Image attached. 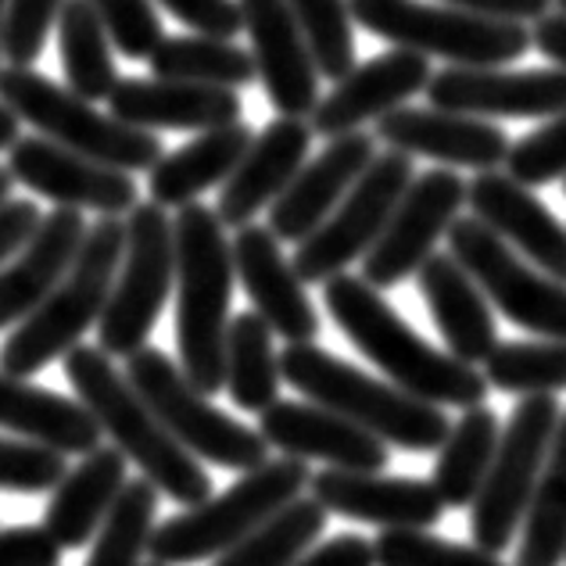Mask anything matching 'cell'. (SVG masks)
<instances>
[{
  "instance_id": "cell-1",
  "label": "cell",
  "mask_w": 566,
  "mask_h": 566,
  "mask_svg": "<svg viewBox=\"0 0 566 566\" xmlns=\"http://www.w3.org/2000/svg\"><path fill=\"white\" fill-rule=\"evenodd\" d=\"M323 302L352 345L374 366H380L387 380L406 395L430 401V406L459 409L481 406L488 398V380L481 369L427 345L363 276H331L323 283Z\"/></svg>"
},
{
  "instance_id": "cell-2",
  "label": "cell",
  "mask_w": 566,
  "mask_h": 566,
  "mask_svg": "<svg viewBox=\"0 0 566 566\" xmlns=\"http://www.w3.org/2000/svg\"><path fill=\"white\" fill-rule=\"evenodd\" d=\"M65 377L76 391V401L94 416L101 434L112 438L115 449L126 455V463H137V470L158 488V495L184 505L212 499V476L205 473L198 455H190L158 423V416L133 391L126 374L112 366V355L91 345L69 348Z\"/></svg>"
},
{
  "instance_id": "cell-3",
  "label": "cell",
  "mask_w": 566,
  "mask_h": 566,
  "mask_svg": "<svg viewBox=\"0 0 566 566\" xmlns=\"http://www.w3.org/2000/svg\"><path fill=\"white\" fill-rule=\"evenodd\" d=\"M222 230L219 216L201 201L184 205L172 219L180 369L201 395L222 391V345L233 297V259Z\"/></svg>"
},
{
  "instance_id": "cell-4",
  "label": "cell",
  "mask_w": 566,
  "mask_h": 566,
  "mask_svg": "<svg viewBox=\"0 0 566 566\" xmlns=\"http://www.w3.org/2000/svg\"><path fill=\"white\" fill-rule=\"evenodd\" d=\"M280 380H287L294 391H302L308 401L345 416L355 427L369 430L384 444L406 452H434L449 438V416L441 406H430L406 395L395 384H380L366 377L363 369L337 359V355L316 348L312 340L287 345L280 355Z\"/></svg>"
},
{
  "instance_id": "cell-5",
  "label": "cell",
  "mask_w": 566,
  "mask_h": 566,
  "mask_svg": "<svg viewBox=\"0 0 566 566\" xmlns=\"http://www.w3.org/2000/svg\"><path fill=\"white\" fill-rule=\"evenodd\" d=\"M123 248L126 222H118V216H101L86 227V237L65 276L19 323V331L0 345V369L4 374L25 380L80 345L83 334L101 319L104 305H108Z\"/></svg>"
},
{
  "instance_id": "cell-6",
  "label": "cell",
  "mask_w": 566,
  "mask_h": 566,
  "mask_svg": "<svg viewBox=\"0 0 566 566\" xmlns=\"http://www.w3.org/2000/svg\"><path fill=\"white\" fill-rule=\"evenodd\" d=\"M308 484L305 459L283 455L265 459L262 467L248 470L233 488L219 499H205L187 513L166 520L147 534V559L161 566H193L201 559H216L227 548L265 524L283 505L294 502Z\"/></svg>"
},
{
  "instance_id": "cell-7",
  "label": "cell",
  "mask_w": 566,
  "mask_h": 566,
  "mask_svg": "<svg viewBox=\"0 0 566 566\" xmlns=\"http://www.w3.org/2000/svg\"><path fill=\"white\" fill-rule=\"evenodd\" d=\"M352 22H359L395 48L444 57L463 69H499L531 51V29L524 22H502L470 14L449 4L423 0H348Z\"/></svg>"
},
{
  "instance_id": "cell-8",
  "label": "cell",
  "mask_w": 566,
  "mask_h": 566,
  "mask_svg": "<svg viewBox=\"0 0 566 566\" xmlns=\"http://www.w3.org/2000/svg\"><path fill=\"white\" fill-rule=\"evenodd\" d=\"M0 104H8L19 123L36 126L40 137L94 158L101 166L144 172L161 158V140L151 129L118 123L115 115L97 112L86 97L33 69L8 65L0 72Z\"/></svg>"
},
{
  "instance_id": "cell-9",
  "label": "cell",
  "mask_w": 566,
  "mask_h": 566,
  "mask_svg": "<svg viewBox=\"0 0 566 566\" xmlns=\"http://www.w3.org/2000/svg\"><path fill=\"white\" fill-rule=\"evenodd\" d=\"M126 380L147 401V409L158 416V423L190 455L237 473L255 470L270 459V444H265L259 430L237 423L233 416L216 409L208 395H201L184 377V369L166 352L144 345L133 355H126Z\"/></svg>"
},
{
  "instance_id": "cell-10",
  "label": "cell",
  "mask_w": 566,
  "mask_h": 566,
  "mask_svg": "<svg viewBox=\"0 0 566 566\" xmlns=\"http://www.w3.org/2000/svg\"><path fill=\"white\" fill-rule=\"evenodd\" d=\"M126 248L112 283L108 305L97 319L101 352L126 359L147 345L155 323L166 308L176 280L172 219L155 201H137L126 212Z\"/></svg>"
},
{
  "instance_id": "cell-11",
  "label": "cell",
  "mask_w": 566,
  "mask_h": 566,
  "mask_svg": "<svg viewBox=\"0 0 566 566\" xmlns=\"http://www.w3.org/2000/svg\"><path fill=\"white\" fill-rule=\"evenodd\" d=\"M556 423L559 401L553 395H524V401L513 409L510 423L499 434L484 484L473 499L470 527L476 548H484L491 556L510 548L534 499V484H538Z\"/></svg>"
},
{
  "instance_id": "cell-12",
  "label": "cell",
  "mask_w": 566,
  "mask_h": 566,
  "mask_svg": "<svg viewBox=\"0 0 566 566\" xmlns=\"http://www.w3.org/2000/svg\"><path fill=\"white\" fill-rule=\"evenodd\" d=\"M412 184V155L387 151L366 166V172L352 184V190L337 201L305 241H297L294 273L302 283H326L345 273L355 259H363L380 230L391 219L398 198Z\"/></svg>"
},
{
  "instance_id": "cell-13",
  "label": "cell",
  "mask_w": 566,
  "mask_h": 566,
  "mask_svg": "<svg viewBox=\"0 0 566 566\" xmlns=\"http://www.w3.org/2000/svg\"><path fill=\"white\" fill-rule=\"evenodd\" d=\"M449 255L505 319L545 340H566V283L534 273L481 219L449 222Z\"/></svg>"
},
{
  "instance_id": "cell-14",
  "label": "cell",
  "mask_w": 566,
  "mask_h": 566,
  "mask_svg": "<svg viewBox=\"0 0 566 566\" xmlns=\"http://www.w3.org/2000/svg\"><path fill=\"white\" fill-rule=\"evenodd\" d=\"M463 205L467 184L459 172L430 169L423 176H412V184L398 198L387 227L363 255V280L369 287L384 291L412 276L427 262V255H434V244L444 237Z\"/></svg>"
},
{
  "instance_id": "cell-15",
  "label": "cell",
  "mask_w": 566,
  "mask_h": 566,
  "mask_svg": "<svg viewBox=\"0 0 566 566\" xmlns=\"http://www.w3.org/2000/svg\"><path fill=\"white\" fill-rule=\"evenodd\" d=\"M8 172L54 208H91L101 216H126L137 205V184L123 169L101 166L48 137H19L8 147Z\"/></svg>"
},
{
  "instance_id": "cell-16",
  "label": "cell",
  "mask_w": 566,
  "mask_h": 566,
  "mask_svg": "<svg viewBox=\"0 0 566 566\" xmlns=\"http://www.w3.org/2000/svg\"><path fill=\"white\" fill-rule=\"evenodd\" d=\"M427 97L441 112L473 118H556L566 112V69H463L430 76Z\"/></svg>"
},
{
  "instance_id": "cell-17",
  "label": "cell",
  "mask_w": 566,
  "mask_h": 566,
  "mask_svg": "<svg viewBox=\"0 0 566 566\" xmlns=\"http://www.w3.org/2000/svg\"><path fill=\"white\" fill-rule=\"evenodd\" d=\"M237 8L251 36V62L265 97L280 115L305 118L319 104V72L287 0H237Z\"/></svg>"
},
{
  "instance_id": "cell-18",
  "label": "cell",
  "mask_w": 566,
  "mask_h": 566,
  "mask_svg": "<svg viewBox=\"0 0 566 566\" xmlns=\"http://www.w3.org/2000/svg\"><path fill=\"white\" fill-rule=\"evenodd\" d=\"M259 434L270 449L294 459H323L337 470L380 473L387 467V444L369 430L355 427L345 416L316 406V401H273L259 412Z\"/></svg>"
},
{
  "instance_id": "cell-19",
  "label": "cell",
  "mask_w": 566,
  "mask_h": 566,
  "mask_svg": "<svg viewBox=\"0 0 566 566\" xmlns=\"http://www.w3.org/2000/svg\"><path fill=\"white\" fill-rule=\"evenodd\" d=\"M233 276L241 280L251 305L259 316L270 323L273 337H283L287 345L316 340L319 334V312L312 308L305 283L297 280L294 265L283 259L280 241L270 233V227H248L237 230L230 244Z\"/></svg>"
},
{
  "instance_id": "cell-20",
  "label": "cell",
  "mask_w": 566,
  "mask_h": 566,
  "mask_svg": "<svg viewBox=\"0 0 566 566\" xmlns=\"http://www.w3.org/2000/svg\"><path fill=\"white\" fill-rule=\"evenodd\" d=\"M377 158V137L369 133H340L319 158L302 166L291 184L280 190V198L270 205V233L276 241H305L337 208V201L352 190V184L366 172L369 161Z\"/></svg>"
},
{
  "instance_id": "cell-21",
  "label": "cell",
  "mask_w": 566,
  "mask_h": 566,
  "mask_svg": "<svg viewBox=\"0 0 566 566\" xmlns=\"http://www.w3.org/2000/svg\"><path fill=\"white\" fill-rule=\"evenodd\" d=\"M377 140L391 151L423 155L459 169H499L510 155L505 129L488 118L441 112V108H391L377 118Z\"/></svg>"
},
{
  "instance_id": "cell-22",
  "label": "cell",
  "mask_w": 566,
  "mask_h": 566,
  "mask_svg": "<svg viewBox=\"0 0 566 566\" xmlns=\"http://www.w3.org/2000/svg\"><path fill=\"white\" fill-rule=\"evenodd\" d=\"M312 499L326 513L377 524L384 531L409 527L427 531L434 527L444 502L430 481H412V476H380V473H355V470H323L308 476Z\"/></svg>"
},
{
  "instance_id": "cell-23",
  "label": "cell",
  "mask_w": 566,
  "mask_h": 566,
  "mask_svg": "<svg viewBox=\"0 0 566 566\" xmlns=\"http://www.w3.org/2000/svg\"><path fill=\"white\" fill-rule=\"evenodd\" d=\"M430 83V57L395 48L374 62L355 65L348 76H340L337 86L312 108V133L334 140L340 133L359 129L369 118L398 108L401 101L427 91Z\"/></svg>"
},
{
  "instance_id": "cell-24",
  "label": "cell",
  "mask_w": 566,
  "mask_h": 566,
  "mask_svg": "<svg viewBox=\"0 0 566 566\" xmlns=\"http://www.w3.org/2000/svg\"><path fill=\"white\" fill-rule=\"evenodd\" d=\"M467 201L473 219L524 251L553 280L566 283V227L524 184H516L510 172H476L467 187Z\"/></svg>"
},
{
  "instance_id": "cell-25",
  "label": "cell",
  "mask_w": 566,
  "mask_h": 566,
  "mask_svg": "<svg viewBox=\"0 0 566 566\" xmlns=\"http://www.w3.org/2000/svg\"><path fill=\"white\" fill-rule=\"evenodd\" d=\"M312 147V126L305 118L280 115L255 140L248 144L244 158L237 169L222 180V193L216 205V216L222 227H248L265 205L280 198V190L291 184V176L305 166V155Z\"/></svg>"
},
{
  "instance_id": "cell-26",
  "label": "cell",
  "mask_w": 566,
  "mask_h": 566,
  "mask_svg": "<svg viewBox=\"0 0 566 566\" xmlns=\"http://www.w3.org/2000/svg\"><path fill=\"white\" fill-rule=\"evenodd\" d=\"M244 104L237 91L184 80H118L108 115L137 129H216L241 123Z\"/></svg>"
},
{
  "instance_id": "cell-27",
  "label": "cell",
  "mask_w": 566,
  "mask_h": 566,
  "mask_svg": "<svg viewBox=\"0 0 566 566\" xmlns=\"http://www.w3.org/2000/svg\"><path fill=\"white\" fill-rule=\"evenodd\" d=\"M86 237V222L76 208H54L40 219L33 237L0 265V331L22 323L51 287L65 276Z\"/></svg>"
},
{
  "instance_id": "cell-28",
  "label": "cell",
  "mask_w": 566,
  "mask_h": 566,
  "mask_svg": "<svg viewBox=\"0 0 566 566\" xmlns=\"http://www.w3.org/2000/svg\"><path fill=\"white\" fill-rule=\"evenodd\" d=\"M126 481V455L115 444H97L51 488L43 531L62 545V553L91 545L101 524L108 520L115 499L123 495Z\"/></svg>"
},
{
  "instance_id": "cell-29",
  "label": "cell",
  "mask_w": 566,
  "mask_h": 566,
  "mask_svg": "<svg viewBox=\"0 0 566 566\" xmlns=\"http://www.w3.org/2000/svg\"><path fill=\"white\" fill-rule=\"evenodd\" d=\"M416 276H420V291L452 359L467 366L484 363L499 345V331L488 297L473 276L452 255H427Z\"/></svg>"
},
{
  "instance_id": "cell-30",
  "label": "cell",
  "mask_w": 566,
  "mask_h": 566,
  "mask_svg": "<svg viewBox=\"0 0 566 566\" xmlns=\"http://www.w3.org/2000/svg\"><path fill=\"white\" fill-rule=\"evenodd\" d=\"M0 427L62 455H86L101 444V427L76 398L25 384L4 369H0Z\"/></svg>"
},
{
  "instance_id": "cell-31",
  "label": "cell",
  "mask_w": 566,
  "mask_h": 566,
  "mask_svg": "<svg viewBox=\"0 0 566 566\" xmlns=\"http://www.w3.org/2000/svg\"><path fill=\"white\" fill-rule=\"evenodd\" d=\"M251 140H255L251 126L230 123L198 133L180 151L161 155L151 166V180H147L151 201L161 208H184L198 201L205 190L219 187L237 169V161L244 158Z\"/></svg>"
},
{
  "instance_id": "cell-32",
  "label": "cell",
  "mask_w": 566,
  "mask_h": 566,
  "mask_svg": "<svg viewBox=\"0 0 566 566\" xmlns=\"http://www.w3.org/2000/svg\"><path fill=\"white\" fill-rule=\"evenodd\" d=\"M222 387L230 391L233 406L244 412H262L280 398V363L273 348V331L259 312H241L227 326Z\"/></svg>"
},
{
  "instance_id": "cell-33",
  "label": "cell",
  "mask_w": 566,
  "mask_h": 566,
  "mask_svg": "<svg viewBox=\"0 0 566 566\" xmlns=\"http://www.w3.org/2000/svg\"><path fill=\"white\" fill-rule=\"evenodd\" d=\"M499 444V416L491 412L484 401L470 406L459 423L449 427V438L441 441V455L434 467V491L444 505L452 510H467L473 505L476 491H481L491 459H495Z\"/></svg>"
},
{
  "instance_id": "cell-34",
  "label": "cell",
  "mask_w": 566,
  "mask_h": 566,
  "mask_svg": "<svg viewBox=\"0 0 566 566\" xmlns=\"http://www.w3.org/2000/svg\"><path fill=\"white\" fill-rule=\"evenodd\" d=\"M563 559H566V416H559L538 473V484H534L516 566H559Z\"/></svg>"
},
{
  "instance_id": "cell-35",
  "label": "cell",
  "mask_w": 566,
  "mask_h": 566,
  "mask_svg": "<svg viewBox=\"0 0 566 566\" xmlns=\"http://www.w3.org/2000/svg\"><path fill=\"white\" fill-rule=\"evenodd\" d=\"M54 25H57V43H62L69 91L86 101H108L118 83V72H115L112 40L104 33L94 8L86 0H65Z\"/></svg>"
},
{
  "instance_id": "cell-36",
  "label": "cell",
  "mask_w": 566,
  "mask_h": 566,
  "mask_svg": "<svg viewBox=\"0 0 566 566\" xmlns=\"http://www.w3.org/2000/svg\"><path fill=\"white\" fill-rule=\"evenodd\" d=\"M151 72L158 80H184V83H205L237 91L255 80V62L251 51L233 48L222 36H161V43L151 51Z\"/></svg>"
},
{
  "instance_id": "cell-37",
  "label": "cell",
  "mask_w": 566,
  "mask_h": 566,
  "mask_svg": "<svg viewBox=\"0 0 566 566\" xmlns=\"http://www.w3.org/2000/svg\"><path fill=\"white\" fill-rule=\"evenodd\" d=\"M326 531V510L316 499H302L283 505L265 524L244 534L233 548L216 556L212 566H291L305 556Z\"/></svg>"
},
{
  "instance_id": "cell-38",
  "label": "cell",
  "mask_w": 566,
  "mask_h": 566,
  "mask_svg": "<svg viewBox=\"0 0 566 566\" xmlns=\"http://www.w3.org/2000/svg\"><path fill=\"white\" fill-rule=\"evenodd\" d=\"M488 387L505 395L566 391V340H505L484 359Z\"/></svg>"
},
{
  "instance_id": "cell-39",
  "label": "cell",
  "mask_w": 566,
  "mask_h": 566,
  "mask_svg": "<svg viewBox=\"0 0 566 566\" xmlns=\"http://www.w3.org/2000/svg\"><path fill=\"white\" fill-rule=\"evenodd\" d=\"M155 510L158 488L147 476L126 481L108 520L94 534V553L86 566H144L140 559L147 556V534L155 527Z\"/></svg>"
},
{
  "instance_id": "cell-40",
  "label": "cell",
  "mask_w": 566,
  "mask_h": 566,
  "mask_svg": "<svg viewBox=\"0 0 566 566\" xmlns=\"http://www.w3.org/2000/svg\"><path fill=\"white\" fill-rule=\"evenodd\" d=\"M316 72L337 83L355 69V33L348 0H287Z\"/></svg>"
},
{
  "instance_id": "cell-41",
  "label": "cell",
  "mask_w": 566,
  "mask_h": 566,
  "mask_svg": "<svg viewBox=\"0 0 566 566\" xmlns=\"http://www.w3.org/2000/svg\"><path fill=\"white\" fill-rule=\"evenodd\" d=\"M377 566H505L499 556L484 553L476 545H455L434 538L427 531L391 527L374 542Z\"/></svg>"
},
{
  "instance_id": "cell-42",
  "label": "cell",
  "mask_w": 566,
  "mask_h": 566,
  "mask_svg": "<svg viewBox=\"0 0 566 566\" xmlns=\"http://www.w3.org/2000/svg\"><path fill=\"white\" fill-rule=\"evenodd\" d=\"M108 33L112 48L133 62H147L166 36L151 0H86Z\"/></svg>"
},
{
  "instance_id": "cell-43",
  "label": "cell",
  "mask_w": 566,
  "mask_h": 566,
  "mask_svg": "<svg viewBox=\"0 0 566 566\" xmlns=\"http://www.w3.org/2000/svg\"><path fill=\"white\" fill-rule=\"evenodd\" d=\"M65 0H8L4 29H0V57L14 69H33L48 48L51 25L57 22Z\"/></svg>"
},
{
  "instance_id": "cell-44",
  "label": "cell",
  "mask_w": 566,
  "mask_h": 566,
  "mask_svg": "<svg viewBox=\"0 0 566 566\" xmlns=\"http://www.w3.org/2000/svg\"><path fill=\"white\" fill-rule=\"evenodd\" d=\"M502 166L524 187H542L566 176V112L548 118V126L527 133L524 140L510 144Z\"/></svg>"
},
{
  "instance_id": "cell-45",
  "label": "cell",
  "mask_w": 566,
  "mask_h": 566,
  "mask_svg": "<svg viewBox=\"0 0 566 566\" xmlns=\"http://www.w3.org/2000/svg\"><path fill=\"white\" fill-rule=\"evenodd\" d=\"M69 470L65 455L48 449L40 441H11L0 438V491H19V495H40L51 491Z\"/></svg>"
},
{
  "instance_id": "cell-46",
  "label": "cell",
  "mask_w": 566,
  "mask_h": 566,
  "mask_svg": "<svg viewBox=\"0 0 566 566\" xmlns=\"http://www.w3.org/2000/svg\"><path fill=\"white\" fill-rule=\"evenodd\" d=\"M158 4L201 36L233 40L244 29L237 0H158Z\"/></svg>"
},
{
  "instance_id": "cell-47",
  "label": "cell",
  "mask_w": 566,
  "mask_h": 566,
  "mask_svg": "<svg viewBox=\"0 0 566 566\" xmlns=\"http://www.w3.org/2000/svg\"><path fill=\"white\" fill-rule=\"evenodd\" d=\"M62 545L43 527H4L0 531V566H57Z\"/></svg>"
},
{
  "instance_id": "cell-48",
  "label": "cell",
  "mask_w": 566,
  "mask_h": 566,
  "mask_svg": "<svg viewBox=\"0 0 566 566\" xmlns=\"http://www.w3.org/2000/svg\"><path fill=\"white\" fill-rule=\"evenodd\" d=\"M40 208L29 198H8L0 205V265L19 251L40 227Z\"/></svg>"
},
{
  "instance_id": "cell-49",
  "label": "cell",
  "mask_w": 566,
  "mask_h": 566,
  "mask_svg": "<svg viewBox=\"0 0 566 566\" xmlns=\"http://www.w3.org/2000/svg\"><path fill=\"white\" fill-rule=\"evenodd\" d=\"M291 566H377V563H374V545L366 538H359V534H340V538L297 556Z\"/></svg>"
},
{
  "instance_id": "cell-50",
  "label": "cell",
  "mask_w": 566,
  "mask_h": 566,
  "mask_svg": "<svg viewBox=\"0 0 566 566\" xmlns=\"http://www.w3.org/2000/svg\"><path fill=\"white\" fill-rule=\"evenodd\" d=\"M444 4L502 22H538L553 11V0H444Z\"/></svg>"
},
{
  "instance_id": "cell-51",
  "label": "cell",
  "mask_w": 566,
  "mask_h": 566,
  "mask_svg": "<svg viewBox=\"0 0 566 566\" xmlns=\"http://www.w3.org/2000/svg\"><path fill=\"white\" fill-rule=\"evenodd\" d=\"M531 48H538L548 62L566 69V14H545L531 33Z\"/></svg>"
},
{
  "instance_id": "cell-52",
  "label": "cell",
  "mask_w": 566,
  "mask_h": 566,
  "mask_svg": "<svg viewBox=\"0 0 566 566\" xmlns=\"http://www.w3.org/2000/svg\"><path fill=\"white\" fill-rule=\"evenodd\" d=\"M14 140H19V115L8 104H0V151H8Z\"/></svg>"
},
{
  "instance_id": "cell-53",
  "label": "cell",
  "mask_w": 566,
  "mask_h": 566,
  "mask_svg": "<svg viewBox=\"0 0 566 566\" xmlns=\"http://www.w3.org/2000/svg\"><path fill=\"white\" fill-rule=\"evenodd\" d=\"M11 184H14V180H11V172H8V169H0V205H4V201L11 198Z\"/></svg>"
},
{
  "instance_id": "cell-54",
  "label": "cell",
  "mask_w": 566,
  "mask_h": 566,
  "mask_svg": "<svg viewBox=\"0 0 566 566\" xmlns=\"http://www.w3.org/2000/svg\"><path fill=\"white\" fill-rule=\"evenodd\" d=\"M4 8H8V0H0V29H4Z\"/></svg>"
},
{
  "instance_id": "cell-55",
  "label": "cell",
  "mask_w": 566,
  "mask_h": 566,
  "mask_svg": "<svg viewBox=\"0 0 566 566\" xmlns=\"http://www.w3.org/2000/svg\"><path fill=\"white\" fill-rule=\"evenodd\" d=\"M553 4L559 8V14H566V0H553Z\"/></svg>"
},
{
  "instance_id": "cell-56",
  "label": "cell",
  "mask_w": 566,
  "mask_h": 566,
  "mask_svg": "<svg viewBox=\"0 0 566 566\" xmlns=\"http://www.w3.org/2000/svg\"><path fill=\"white\" fill-rule=\"evenodd\" d=\"M144 566H161V563H144Z\"/></svg>"
}]
</instances>
